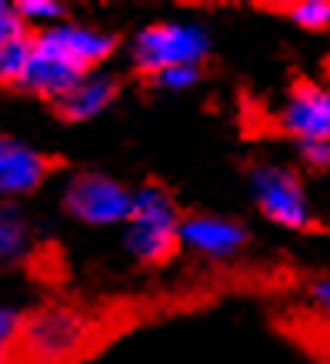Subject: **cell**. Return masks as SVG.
<instances>
[{
    "mask_svg": "<svg viewBox=\"0 0 330 364\" xmlns=\"http://www.w3.org/2000/svg\"><path fill=\"white\" fill-rule=\"evenodd\" d=\"M13 14L21 17V23H40V31L47 27H54V23L64 21V4H57V0H21V4H13Z\"/></svg>",
    "mask_w": 330,
    "mask_h": 364,
    "instance_id": "obj_14",
    "label": "cell"
},
{
    "mask_svg": "<svg viewBox=\"0 0 330 364\" xmlns=\"http://www.w3.org/2000/svg\"><path fill=\"white\" fill-rule=\"evenodd\" d=\"M84 74H87V70H80L70 57L60 54V50L47 41V33L37 31L33 33V44H31V60L23 67V77L17 87H23L31 97L57 104Z\"/></svg>",
    "mask_w": 330,
    "mask_h": 364,
    "instance_id": "obj_6",
    "label": "cell"
},
{
    "mask_svg": "<svg viewBox=\"0 0 330 364\" xmlns=\"http://www.w3.org/2000/svg\"><path fill=\"white\" fill-rule=\"evenodd\" d=\"M121 94V80L107 74V70H90L57 100V111L67 121H94L97 114L114 107V100Z\"/></svg>",
    "mask_w": 330,
    "mask_h": 364,
    "instance_id": "obj_11",
    "label": "cell"
},
{
    "mask_svg": "<svg viewBox=\"0 0 330 364\" xmlns=\"http://www.w3.org/2000/svg\"><path fill=\"white\" fill-rule=\"evenodd\" d=\"M21 311L11 304H0V364L11 361V354L17 351V334H21Z\"/></svg>",
    "mask_w": 330,
    "mask_h": 364,
    "instance_id": "obj_16",
    "label": "cell"
},
{
    "mask_svg": "<svg viewBox=\"0 0 330 364\" xmlns=\"http://www.w3.org/2000/svg\"><path fill=\"white\" fill-rule=\"evenodd\" d=\"M87 338V324L77 311L70 308H44L33 318L21 321V334H17V348H21L31 361L60 364L84 348Z\"/></svg>",
    "mask_w": 330,
    "mask_h": 364,
    "instance_id": "obj_5",
    "label": "cell"
},
{
    "mask_svg": "<svg viewBox=\"0 0 330 364\" xmlns=\"http://www.w3.org/2000/svg\"><path fill=\"white\" fill-rule=\"evenodd\" d=\"M47 41L67 54L80 70H100V64H107L114 50H117V33L94 27V23H80V21H60L54 27H47Z\"/></svg>",
    "mask_w": 330,
    "mask_h": 364,
    "instance_id": "obj_10",
    "label": "cell"
},
{
    "mask_svg": "<svg viewBox=\"0 0 330 364\" xmlns=\"http://www.w3.org/2000/svg\"><path fill=\"white\" fill-rule=\"evenodd\" d=\"M64 210L87 228H123L131 214V188L100 171H80L64 184Z\"/></svg>",
    "mask_w": 330,
    "mask_h": 364,
    "instance_id": "obj_4",
    "label": "cell"
},
{
    "mask_svg": "<svg viewBox=\"0 0 330 364\" xmlns=\"http://www.w3.org/2000/svg\"><path fill=\"white\" fill-rule=\"evenodd\" d=\"M210 54V33L197 21L147 23L131 41V60L141 74H160L170 67H200Z\"/></svg>",
    "mask_w": 330,
    "mask_h": 364,
    "instance_id": "obj_2",
    "label": "cell"
},
{
    "mask_svg": "<svg viewBox=\"0 0 330 364\" xmlns=\"http://www.w3.org/2000/svg\"><path fill=\"white\" fill-rule=\"evenodd\" d=\"M251 198L270 224L284 231H304L314 224L307 184L287 164H253L251 167Z\"/></svg>",
    "mask_w": 330,
    "mask_h": 364,
    "instance_id": "obj_3",
    "label": "cell"
},
{
    "mask_svg": "<svg viewBox=\"0 0 330 364\" xmlns=\"http://www.w3.org/2000/svg\"><path fill=\"white\" fill-rule=\"evenodd\" d=\"M31 44H33V33L23 31L21 37H13V41H7L0 47V84H21L23 67L31 60Z\"/></svg>",
    "mask_w": 330,
    "mask_h": 364,
    "instance_id": "obj_13",
    "label": "cell"
},
{
    "mask_svg": "<svg viewBox=\"0 0 330 364\" xmlns=\"http://www.w3.org/2000/svg\"><path fill=\"white\" fill-rule=\"evenodd\" d=\"M300 161L314 171H327L330 167V141H307L300 144Z\"/></svg>",
    "mask_w": 330,
    "mask_h": 364,
    "instance_id": "obj_18",
    "label": "cell"
},
{
    "mask_svg": "<svg viewBox=\"0 0 330 364\" xmlns=\"http://www.w3.org/2000/svg\"><path fill=\"white\" fill-rule=\"evenodd\" d=\"M150 80L160 90H167V94H184V90H190L200 80V67H170V70L154 74Z\"/></svg>",
    "mask_w": 330,
    "mask_h": 364,
    "instance_id": "obj_17",
    "label": "cell"
},
{
    "mask_svg": "<svg viewBox=\"0 0 330 364\" xmlns=\"http://www.w3.org/2000/svg\"><path fill=\"white\" fill-rule=\"evenodd\" d=\"M47 177H50V161L33 144L0 134V198H27Z\"/></svg>",
    "mask_w": 330,
    "mask_h": 364,
    "instance_id": "obj_9",
    "label": "cell"
},
{
    "mask_svg": "<svg viewBox=\"0 0 330 364\" xmlns=\"http://www.w3.org/2000/svg\"><path fill=\"white\" fill-rule=\"evenodd\" d=\"M287 17L304 27V31H327L330 23V4L327 0H297L287 7Z\"/></svg>",
    "mask_w": 330,
    "mask_h": 364,
    "instance_id": "obj_15",
    "label": "cell"
},
{
    "mask_svg": "<svg viewBox=\"0 0 330 364\" xmlns=\"http://www.w3.org/2000/svg\"><path fill=\"white\" fill-rule=\"evenodd\" d=\"M310 301H314V308H320V311L330 304V281L327 277L314 281V287H310Z\"/></svg>",
    "mask_w": 330,
    "mask_h": 364,
    "instance_id": "obj_20",
    "label": "cell"
},
{
    "mask_svg": "<svg viewBox=\"0 0 330 364\" xmlns=\"http://www.w3.org/2000/svg\"><path fill=\"white\" fill-rule=\"evenodd\" d=\"M180 210L164 184L131 191V214L123 221V247L141 264H164L177 251Z\"/></svg>",
    "mask_w": 330,
    "mask_h": 364,
    "instance_id": "obj_1",
    "label": "cell"
},
{
    "mask_svg": "<svg viewBox=\"0 0 330 364\" xmlns=\"http://www.w3.org/2000/svg\"><path fill=\"white\" fill-rule=\"evenodd\" d=\"M31 251V228L11 204H0V264H13Z\"/></svg>",
    "mask_w": 330,
    "mask_h": 364,
    "instance_id": "obj_12",
    "label": "cell"
},
{
    "mask_svg": "<svg viewBox=\"0 0 330 364\" xmlns=\"http://www.w3.org/2000/svg\"><path fill=\"white\" fill-rule=\"evenodd\" d=\"M23 31H27V27H23L21 17L13 14V4L0 0V47L7 44V41H13V37H21Z\"/></svg>",
    "mask_w": 330,
    "mask_h": 364,
    "instance_id": "obj_19",
    "label": "cell"
},
{
    "mask_svg": "<svg viewBox=\"0 0 330 364\" xmlns=\"http://www.w3.org/2000/svg\"><path fill=\"white\" fill-rule=\"evenodd\" d=\"M247 244V228L227 214H190L180 218L177 247H187L207 261H227Z\"/></svg>",
    "mask_w": 330,
    "mask_h": 364,
    "instance_id": "obj_8",
    "label": "cell"
},
{
    "mask_svg": "<svg viewBox=\"0 0 330 364\" xmlns=\"http://www.w3.org/2000/svg\"><path fill=\"white\" fill-rule=\"evenodd\" d=\"M277 127L300 144L330 141V94L320 84L300 80L284 94L277 107Z\"/></svg>",
    "mask_w": 330,
    "mask_h": 364,
    "instance_id": "obj_7",
    "label": "cell"
}]
</instances>
